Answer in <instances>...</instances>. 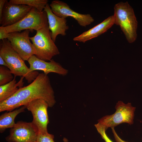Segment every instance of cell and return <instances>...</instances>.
I'll list each match as a JSON object with an SVG mask.
<instances>
[{"label": "cell", "mask_w": 142, "mask_h": 142, "mask_svg": "<svg viewBox=\"0 0 142 142\" xmlns=\"http://www.w3.org/2000/svg\"><path fill=\"white\" fill-rule=\"evenodd\" d=\"M42 99L52 107L56 103L54 92L47 75L39 73L28 85L19 88L12 96L0 102V111H11L34 100Z\"/></svg>", "instance_id": "cell-1"}, {"label": "cell", "mask_w": 142, "mask_h": 142, "mask_svg": "<svg viewBox=\"0 0 142 142\" xmlns=\"http://www.w3.org/2000/svg\"><path fill=\"white\" fill-rule=\"evenodd\" d=\"M0 55L7 63L8 68L14 77L25 78L28 83H31L39 74L37 71H31L26 65L24 61L12 47L7 39L1 40Z\"/></svg>", "instance_id": "cell-2"}, {"label": "cell", "mask_w": 142, "mask_h": 142, "mask_svg": "<svg viewBox=\"0 0 142 142\" xmlns=\"http://www.w3.org/2000/svg\"><path fill=\"white\" fill-rule=\"evenodd\" d=\"M114 23L119 26L128 41L132 43L137 37L138 22L134 10L127 2H120L114 7Z\"/></svg>", "instance_id": "cell-3"}, {"label": "cell", "mask_w": 142, "mask_h": 142, "mask_svg": "<svg viewBox=\"0 0 142 142\" xmlns=\"http://www.w3.org/2000/svg\"><path fill=\"white\" fill-rule=\"evenodd\" d=\"M34 51V55L38 58L45 61H50L60 52L52 40L48 25L36 31V35L29 37Z\"/></svg>", "instance_id": "cell-4"}, {"label": "cell", "mask_w": 142, "mask_h": 142, "mask_svg": "<svg viewBox=\"0 0 142 142\" xmlns=\"http://www.w3.org/2000/svg\"><path fill=\"white\" fill-rule=\"evenodd\" d=\"M116 111L113 114L106 115L98 120V123L104 126L106 130L123 123L132 125L134 123V112L136 108L132 106L131 103L125 104L119 101L115 106Z\"/></svg>", "instance_id": "cell-5"}, {"label": "cell", "mask_w": 142, "mask_h": 142, "mask_svg": "<svg viewBox=\"0 0 142 142\" xmlns=\"http://www.w3.org/2000/svg\"><path fill=\"white\" fill-rule=\"evenodd\" d=\"M48 25L47 13L44 10L40 12L34 7L22 19L17 23L5 27L8 33L20 32L29 29L37 31Z\"/></svg>", "instance_id": "cell-6"}, {"label": "cell", "mask_w": 142, "mask_h": 142, "mask_svg": "<svg viewBox=\"0 0 142 142\" xmlns=\"http://www.w3.org/2000/svg\"><path fill=\"white\" fill-rule=\"evenodd\" d=\"M24 106L31 113L33 117L32 122L37 128L38 133H48L47 126L49 121L47 109L49 106L47 103L43 99H37Z\"/></svg>", "instance_id": "cell-7"}, {"label": "cell", "mask_w": 142, "mask_h": 142, "mask_svg": "<svg viewBox=\"0 0 142 142\" xmlns=\"http://www.w3.org/2000/svg\"><path fill=\"white\" fill-rule=\"evenodd\" d=\"M30 31L27 29L21 32L9 33L7 39L13 48L24 61H27L31 56L34 55L33 45L29 36Z\"/></svg>", "instance_id": "cell-8"}, {"label": "cell", "mask_w": 142, "mask_h": 142, "mask_svg": "<svg viewBox=\"0 0 142 142\" xmlns=\"http://www.w3.org/2000/svg\"><path fill=\"white\" fill-rule=\"evenodd\" d=\"M38 133L37 129L32 122L19 121L11 128L6 139L8 142H35Z\"/></svg>", "instance_id": "cell-9"}, {"label": "cell", "mask_w": 142, "mask_h": 142, "mask_svg": "<svg viewBox=\"0 0 142 142\" xmlns=\"http://www.w3.org/2000/svg\"><path fill=\"white\" fill-rule=\"evenodd\" d=\"M53 12L57 16L66 18L71 17L77 21L80 26L86 27L91 24L94 21L89 14L78 13L71 9L66 3L58 0L52 1L49 5Z\"/></svg>", "instance_id": "cell-10"}, {"label": "cell", "mask_w": 142, "mask_h": 142, "mask_svg": "<svg viewBox=\"0 0 142 142\" xmlns=\"http://www.w3.org/2000/svg\"><path fill=\"white\" fill-rule=\"evenodd\" d=\"M32 7L25 5L11 4L7 0L0 19L1 26L6 27L17 23L24 17Z\"/></svg>", "instance_id": "cell-11"}, {"label": "cell", "mask_w": 142, "mask_h": 142, "mask_svg": "<svg viewBox=\"0 0 142 142\" xmlns=\"http://www.w3.org/2000/svg\"><path fill=\"white\" fill-rule=\"evenodd\" d=\"M31 71L40 70L47 75L50 73H56L62 75H66L68 70L63 68L59 63L52 59L49 62L41 60L35 55L31 56L27 60Z\"/></svg>", "instance_id": "cell-12"}, {"label": "cell", "mask_w": 142, "mask_h": 142, "mask_svg": "<svg viewBox=\"0 0 142 142\" xmlns=\"http://www.w3.org/2000/svg\"><path fill=\"white\" fill-rule=\"evenodd\" d=\"M44 11L47 13L52 38L55 42L58 35H66V31L69 29L67 24V20L66 18L59 17L55 14L52 11L48 3L46 5Z\"/></svg>", "instance_id": "cell-13"}, {"label": "cell", "mask_w": 142, "mask_h": 142, "mask_svg": "<svg viewBox=\"0 0 142 142\" xmlns=\"http://www.w3.org/2000/svg\"><path fill=\"white\" fill-rule=\"evenodd\" d=\"M114 24L113 16H109L101 23L73 38V40L84 43L104 33Z\"/></svg>", "instance_id": "cell-14"}, {"label": "cell", "mask_w": 142, "mask_h": 142, "mask_svg": "<svg viewBox=\"0 0 142 142\" xmlns=\"http://www.w3.org/2000/svg\"><path fill=\"white\" fill-rule=\"evenodd\" d=\"M16 77H14L13 79L10 82L4 85L0 86V102L8 99L14 94L24 84L23 77L17 83Z\"/></svg>", "instance_id": "cell-15"}, {"label": "cell", "mask_w": 142, "mask_h": 142, "mask_svg": "<svg viewBox=\"0 0 142 142\" xmlns=\"http://www.w3.org/2000/svg\"><path fill=\"white\" fill-rule=\"evenodd\" d=\"M26 108L23 106L13 111L6 112L0 116V132H3L8 128L13 127L15 124L14 122L16 117L19 113L25 111Z\"/></svg>", "instance_id": "cell-16"}, {"label": "cell", "mask_w": 142, "mask_h": 142, "mask_svg": "<svg viewBox=\"0 0 142 142\" xmlns=\"http://www.w3.org/2000/svg\"><path fill=\"white\" fill-rule=\"evenodd\" d=\"M11 4L25 5L34 7L40 12L43 11L46 5L48 3V0H10Z\"/></svg>", "instance_id": "cell-17"}, {"label": "cell", "mask_w": 142, "mask_h": 142, "mask_svg": "<svg viewBox=\"0 0 142 142\" xmlns=\"http://www.w3.org/2000/svg\"><path fill=\"white\" fill-rule=\"evenodd\" d=\"M13 74L7 67L0 66V85L5 84L12 81L14 79Z\"/></svg>", "instance_id": "cell-18"}, {"label": "cell", "mask_w": 142, "mask_h": 142, "mask_svg": "<svg viewBox=\"0 0 142 142\" xmlns=\"http://www.w3.org/2000/svg\"><path fill=\"white\" fill-rule=\"evenodd\" d=\"M54 135L48 133L43 134L38 133L36 142H55Z\"/></svg>", "instance_id": "cell-19"}, {"label": "cell", "mask_w": 142, "mask_h": 142, "mask_svg": "<svg viewBox=\"0 0 142 142\" xmlns=\"http://www.w3.org/2000/svg\"><path fill=\"white\" fill-rule=\"evenodd\" d=\"M94 126L98 132L105 142H113L107 135L106 130L104 126L98 123L95 124Z\"/></svg>", "instance_id": "cell-20"}, {"label": "cell", "mask_w": 142, "mask_h": 142, "mask_svg": "<svg viewBox=\"0 0 142 142\" xmlns=\"http://www.w3.org/2000/svg\"><path fill=\"white\" fill-rule=\"evenodd\" d=\"M9 33L7 32L5 27H0V39L1 40L7 39Z\"/></svg>", "instance_id": "cell-21"}, {"label": "cell", "mask_w": 142, "mask_h": 142, "mask_svg": "<svg viewBox=\"0 0 142 142\" xmlns=\"http://www.w3.org/2000/svg\"><path fill=\"white\" fill-rule=\"evenodd\" d=\"M111 129L115 139L116 142H129L125 141L122 139L117 134L114 129V128H111Z\"/></svg>", "instance_id": "cell-22"}, {"label": "cell", "mask_w": 142, "mask_h": 142, "mask_svg": "<svg viewBox=\"0 0 142 142\" xmlns=\"http://www.w3.org/2000/svg\"><path fill=\"white\" fill-rule=\"evenodd\" d=\"M6 0H0V19H1L3 9Z\"/></svg>", "instance_id": "cell-23"}, {"label": "cell", "mask_w": 142, "mask_h": 142, "mask_svg": "<svg viewBox=\"0 0 142 142\" xmlns=\"http://www.w3.org/2000/svg\"><path fill=\"white\" fill-rule=\"evenodd\" d=\"M0 64L1 66H4L8 68L7 63L1 55H0Z\"/></svg>", "instance_id": "cell-24"}, {"label": "cell", "mask_w": 142, "mask_h": 142, "mask_svg": "<svg viewBox=\"0 0 142 142\" xmlns=\"http://www.w3.org/2000/svg\"></svg>", "instance_id": "cell-25"}]
</instances>
